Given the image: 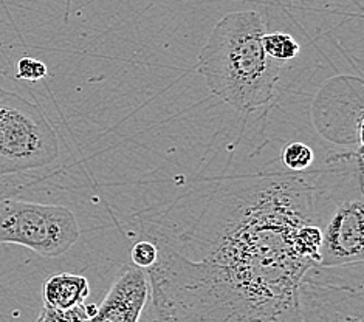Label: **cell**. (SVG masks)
<instances>
[{"instance_id": "1", "label": "cell", "mask_w": 364, "mask_h": 322, "mask_svg": "<svg viewBox=\"0 0 364 322\" xmlns=\"http://www.w3.org/2000/svg\"><path fill=\"white\" fill-rule=\"evenodd\" d=\"M310 222L314 189L302 177L227 180L191 232L196 256L155 236L147 319L301 321L298 286L315 264L298 251L296 234Z\"/></svg>"}, {"instance_id": "2", "label": "cell", "mask_w": 364, "mask_h": 322, "mask_svg": "<svg viewBox=\"0 0 364 322\" xmlns=\"http://www.w3.org/2000/svg\"><path fill=\"white\" fill-rule=\"evenodd\" d=\"M265 33L261 13L234 11L222 17L198 55L208 89L240 113L270 102L279 81L282 63L265 53Z\"/></svg>"}, {"instance_id": "3", "label": "cell", "mask_w": 364, "mask_h": 322, "mask_svg": "<svg viewBox=\"0 0 364 322\" xmlns=\"http://www.w3.org/2000/svg\"><path fill=\"white\" fill-rule=\"evenodd\" d=\"M333 164L319 176L314 188L316 220L323 232L321 267H338L364 260L363 147L333 155Z\"/></svg>"}, {"instance_id": "4", "label": "cell", "mask_w": 364, "mask_h": 322, "mask_svg": "<svg viewBox=\"0 0 364 322\" xmlns=\"http://www.w3.org/2000/svg\"><path fill=\"white\" fill-rule=\"evenodd\" d=\"M59 141L38 104L0 87V176L50 166Z\"/></svg>"}, {"instance_id": "5", "label": "cell", "mask_w": 364, "mask_h": 322, "mask_svg": "<svg viewBox=\"0 0 364 322\" xmlns=\"http://www.w3.org/2000/svg\"><path fill=\"white\" fill-rule=\"evenodd\" d=\"M81 237L72 210L27 200H0V243L21 245L42 257H59Z\"/></svg>"}, {"instance_id": "6", "label": "cell", "mask_w": 364, "mask_h": 322, "mask_svg": "<svg viewBox=\"0 0 364 322\" xmlns=\"http://www.w3.org/2000/svg\"><path fill=\"white\" fill-rule=\"evenodd\" d=\"M364 84L360 76H333L311 101V121L318 134L338 146L363 147Z\"/></svg>"}, {"instance_id": "7", "label": "cell", "mask_w": 364, "mask_h": 322, "mask_svg": "<svg viewBox=\"0 0 364 322\" xmlns=\"http://www.w3.org/2000/svg\"><path fill=\"white\" fill-rule=\"evenodd\" d=\"M298 304L301 321L341 319L346 311L349 321L360 319L350 310L363 313V281L353 284L352 281L333 274V267L315 265L309 268L302 276L298 286Z\"/></svg>"}, {"instance_id": "8", "label": "cell", "mask_w": 364, "mask_h": 322, "mask_svg": "<svg viewBox=\"0 0 364 322\" xmlns=\"http://www.w3.org/2000/svg\"><path fill=\"white\" fill-rule=\"evenodd\" d=\"M149 296L151 282L146 269L132 262L126 264L118 272L92 321L135 322L141 318Z\"/></svg>"}, {"instance_id": "9", "label": "cell", "mask_w": 364, "mask_h": 322, "mask_svg": "<svg viewBox=\"0 0 364 322\" xmlns=\"http://www.w3.org/2000/svg\"><path fill=\"white\" fill-rule=\"evenodd\" d=\"M90 294L87 277L73 273H59L48 277L42 289L44 307L67 310L80 306Z\"/></svg>"}, {"instance_id": "10", "label": "cell", "mask_w": 364, "mask_h": 322, "mask_svg": "<svg viewBox=\"0 0 364 322\" xmlns=\"http://www.w3.org/2000/svg\"><path fill=\"white\" fill-rule=\"evenodd\" d=\"M262 43L265 53L276 60H281V63L294 59L301 51L299 43L294 41L291 34L281 31L265 33L262 38Z\"/></svg>"}, {"instance_id": "11", "label": "cell", "mask_w": 364, "mask_h": 322, "mask_svg": "<svg viewBox=\"0 0 364 322\" xmlns=\"http://www.w3.org/2000/svg\"><path fill=\"white\" fill-rule=\"evenodd\" d=\"M98 306L93 304H80V306L67 308V310H53L42 307L41 315L38 316L39 322H84L92 321L97 315Z\"/></svg>"}, {"instance_id": "12", "label": "cell", "mask_w": 364, "mask_h": 322, "mask_svg": "<svg viewBox=\"0 0 364 322\" xmlns=\"http://www.w3.org/2000/svg\"><path fill=\"white\" fill-rule=\"evenodd\" d=\"M282 163L284 166L293 171V172H302L307 171L315 161V152L310 146L294 141L287 144L282 149Z\"/></svg>"}, {"instance_id": "13", "label": "cell", "mask_w": 364, "mask_h": 322, "mask_svg": "<svg viewBox=\"0 0 364 322\" xmlns=\"http://www.w3.org/2000/svg\"><path fill=\"white\" fill-rule=\"evenodd\" d=\"M47 73H48L47 65L42 63V60L30 58V56L21 58L16 64V77H17V80L36 82V81L44 80Z\"/></svg>"}, {"instance_id": "14", "label": "cell", "mask_w": 364, "mask_h": 322, "mask_svg": "<svg viewBox=\"0 0 364 322\" xmlns=\"http://www.w3.org/2000/svg\"><path fill=\"white\" fill-rule=\"evenodd\" d=\"M159 257V248L155 242L151 240H141L136 242L131 251V260L132 264L147 269L155 264Z\"/></svg>"}]
</instances>
